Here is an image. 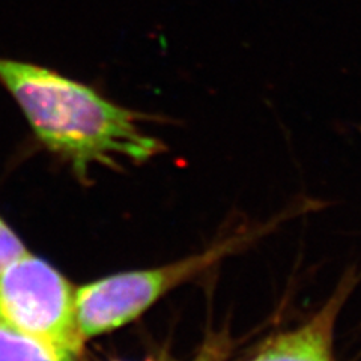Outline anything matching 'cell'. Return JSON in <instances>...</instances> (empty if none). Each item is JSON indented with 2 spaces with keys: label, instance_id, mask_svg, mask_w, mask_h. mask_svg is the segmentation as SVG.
<instances>
[{
  "label": "cell",
  "instance_id": "cell-1",
  "mask_svg": "<svg viewBox=\"0 0 361 361\" xmlns=\"http://www.w3.org/2000/svg\"><path fill=\"white\" fill-rule=\"evenodd\" d=\"M0 83L37 139L80 176L92 164H142L164 151L163 142L142 130V113L111 103L50 68L0 56Z\"/></svg>",
  "mask_w": 361,
  "mask_h": 361
},
{
  "label": "cell",
  "instance_id": "cell-2",
  "mask_svg": "<svg viewBox=\"0 0 361 361\" xmlns=\"http://www.w3.org/2000/svg\"><path fill=\"white\" fill-rule=\"evenodd\" d=\"M264 231L236 233L196 255L155 268L127 271L75 289V322L83 341L122 329L169 292L240 252Z\"/></svg>",
  "mask_w": 361,
  "mask_h": 361
},
{
  "label": "cell",
  "instance_id": "cell-3",
  "mask_svg": "<svg viewBox=\"0 0 361 361\" xmlns=\"http://www.w3.org/2000/svg\"><path fill=\"white\" fill-rule=\"evenodd\" d=\"M0 325L80 354L75 289L58 269L30 253L0 271Z\"/></svg>",
  "mask_w": 361,
  "mask_h": 361
},
{
  "label": "cell",
  "instance_id": "cell-4",
  "mask_svg": "<svg viewBox=\"0 0 361 361\" xmlns=\"http://www.w3.org/2000/svg\"><path fill=\"white\" fill-rule=\"evenodd\" d=\"M351 288L349 279L342 281L333 297L306 324L274 337L248 361H336V322Z\"/></svg>",
  "mask_w": 361,
  "mask_h": 361
},
{
  "label": "cell",
  "instance_id": "cell-5",
  "mask_svg": "<svg viewBox=\"0 0 361 361\" xmlns=\"http://www.w3.org/2000/svg\"><path fill=\"white\" fill-rule=\"evenodd\" d=\"M0 361H77V354L0 325Z\"/></svg>",
  "mask_w": 361,
  "mask_h": 361
},
{
  "label": "cell",
  "instance_id": "cell-6",
  "mask_svg": "<svg viewBox=\"0 0 361 361\" xmlns=\"http://www.w3.org/2000/svg\"><path fill=\"white\" fill-rule=\"evenodd\" d=\"M27 253L26 245L21 243L16 232L0 217V271Z\"/></svg>",
  "mask_w": 361,
  "mask_h": 361
},
{
  "label": "cell",
  "instance_id": "cell-7",
  "mask_svg": "<svg viewBox=\"0 0 361 361\" xmlns=\"http://www.w3.org/2000/svg\"><path fill=\"white\" fill-rule=\"evenodd\" d=\"M231 338L228 334L219 333L209 336L199 348L197 354L191 361H226L231 354Z\"/></svg>",
  "mask_w": 361,
  "mask_h": 361
}]
</instances>
